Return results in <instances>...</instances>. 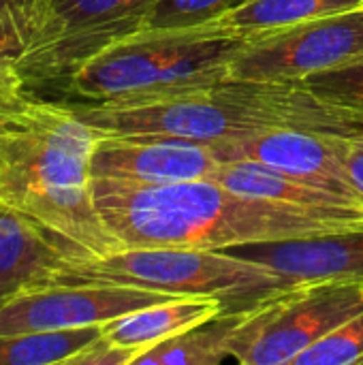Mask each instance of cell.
<instances>
[{"label": "cell", "instance_id": "cell-23", "mask_svg": "<svg viewBox=\"0 0 363 365\" xmlns=\"http://www.w3.org/2000/svg\"><path fill=\"white\" fill-rule=\"evenodd\" d=\"M344 171L349 184L363 205V137H349L344 145Z\"/></svg>", "mask_w": 363, "mask_h": 365}, {"label": "cell", "instance_id": "cell-7", "mask_svg": "<svg viewBox=\"0 0 363 365\" xmlns=\"http://www.w3.org/2000/svg\"><path fill=\"white\" fill-rule=\"evenodd\" d=\"M362 56L363 9H355L244 41L227 64V79L297 83Z\"/></svg>", "mask_w": 363, "mask_h": 365}, {"label": "cell", "instance_id": "cell-9", "mask_svg": "<svg viewBox=\"0 0 363 365\" xmlns=\"http://www.w3.org/2000/svg\"><path fill=\"white\" fill-rule=\"evenodd\" d=\"M347 139L349 137L342 135L302 128H270L237 141L218 143V152L223 163L255 160L267 165L289 178L332 192L363 210L344 171Z\"/></svg>", "mask_w": 363, "mask_h": 365}, {"label": "cell", "instance_id": "cell-12", "mask_svg": "<svg viewBox=\"0 0 363 365\" xmlns=\"http://www.w3.org/2000/svg\"><path fill=\"white\" fill-rule=\"evenodd\" d=\"M83 259L90 257L71 240L0 203V306L51 284L64 267Z\"/></svg>", "mask_w": 363, "mask_h": 365}, {"label": "cell", "instance_id": "cell-16", "mask_svg": "<svg viewBox=\"0 0 363 365\" xmlns=\"http://www.w3.org/2000/svg\"><path fill=\"white\" fill-rule=\"evenodd\" d=\"M214 180L240 195L304 210H359L332 192L304 184L255 160H225L218 167Z\"/></svg>", "mask_w": 363, "mask_h": 365}, {"label": "cell", "instance_id": "cell-19", "mask_svg": "<svg viewBox=\"0 0 363 365\" xmlns=\"http://www.w3.org/2000/svg\"><path fill=\"white\" fill-rule=\"evenodd\" d=\"M244 0H154L139 32H180L199 28Z\"/></svg>", "mask_w": 363, "mask_h": 365}, {"label": "cell", "instance_id": "cell-1", "mask_svg": "<svg viewBox=\"0 0 363 365\" xmlns=\"http://www.w3.org/2000/svg\"><path fill=\"white\" fill-rule=\"evenodd\" d=\"M92 190L122 248L229 250L363 227V210H304L240 195L214 178L175 184L94 178Z\"/></svg>", "mask_w": 363, "mask_h": 365}, {"label": "cell", "instance_id": "cell-21", "mask_svg": "<svg viewBox=\"0 0 363 365\" xmlns=\"http://www.w3.org/2000/svg\"><path fill=\"white\" fill-rule=\"evenodd\" d=\"M43 0H0V28L30 41Z\"/></svg>", "mask_w": 363, "mask_h": 365}, {"label": "cell", "instance_id": "cell-20", "mask_svg": "<svg viewBox=\"0 0 363 365\" xmlns=\"http://www.w3.org/2000/svg\"><path fill=\"white\" fill-rule=\"evenodd\" d=\"M363 364V312L336 329L319 344L304 351L293 365Z\"/></svg>", "mask_w": 363, "mask_h": 365}, {"label": "cell", "instance_id": "cell-10", "mask_svg": "<svg viewBox=\"0 0 363 365\" xmlns=\"http://www.w3.org/2000/svg\"><path fill=\"white\" fill-rule=\"evenodd\" d=\"M223 156L218 145L180 137L101 135L92 154V178L135 184H175L214 178Z\"/></svg>", "mask_w": 363, "mask_h": 365}, {"label": "cell", "instance_id": "cell-11", "mask_svg": "<svg viewBox=\"0 0 363 365\" xmlns=\"http://www.w3.org/2000/svg\"><path fill=\"white\" fill-rule=\"evenodd\" d=\"M227 252L261 263L295 287L312 282L363 284V227L280 242L246 244L229 248Z\"/></svg>", "mask_w": 363, "mask_h": 365}, {"label": "cell", "instance_id": "cell-5", "mask_svg": "<svg viewBox=\"0 0 363 365\" xmlns=\"http://www.w3.org/2000/svg\"><path fill=\"white\" fill-rule=\"evenodd\" d=\"M363 312V284L312 282L255 306L237 329L231 359L242 365H293Z\"/></svg>", "mask_w": 363, "mask_h": 365}, {"label": "cell", "instance_id": "cell-13", "mask_svg": "<svg viewBox=\"0 0 363 365\" xmlns=\"http://www.w3.org/2000/svg\"><path fill=\"white\" fill-rule=\"evenodd\" d=\"M355 9H363V0H244L216 19L190 30L205 36L250 41Z\"/></svg>", "mask_w": 363, "mask_h": 365}, {"label": "cell", "instance_id": "cell-2", "mask_svg": "<svg viewBox=\"0 0 363 365\" xmlns=\"http://www.w3.org/2000/svg\"><path fill=\"white\" fill-rule=\"evenodd\" d=\"M98 139L101 133L62 103L28 94L0 109V203L64 235L90 259L122 248L94 205Z\"/></svg>", "mask_w": 363, "mask_h": 365}, {"label": "cell", "instance_id": "cell-3", "mask_svg": "<svg viewBox=\"0 0 363 365\" xmlns=\"http://www.w3.org/2000/svg\"><path fill=\"white\" fill-rule=\"evenodd\" d=\"M242 43L193 30L137 32L28 94L68 107L124 105L180 94L227 79V64Z\"/></svg>", "mask_w": 363, "mask_h": 365}, {"label": "cell", "instance_id": "cell-8", "mask_svg": "<svg viewBox=\"0 0 363 365\" xmlns=\"http://www.w3.org/2000/svg\"><path fill=\"white\" fill-rule=\"evenodd\" d=\"M178 295L96 282H60L24 291L0 306V336L105 325Z\"/></svg>", "mask_w": 363, "mask_h": 365}, {"label": "cell", "instance_id": "cell-6", "mask_svg": "<svg viewBox=\"0 0 363 365\" xmlns=\"http://www.w3.org/2000/svg\"><path fill=\"white\" fill-rule=\"evenodd\" d=\"M154 0H43L17 62L26 92L79 68L109 45L137 34Z\"/></svg>", "mask_w": 363, "mask_h": 365}, {"label": "cell", "instance_id": "cell-18", "mask_svg": "<svg viewBox=\"0 0 363 365\" xmlns=\"http://www.w3.org/2000/svg\"><path fill=\"white\" fill-rule=\"evenodd\" d=\"M319 101L363 124V56L297 81Z\"/></svg>", "mask_w": 363, "mask_h": 365}, {"label": "cell", "instance_id": "cell-4", "mask_svg": "<svg viewBox=\"0 0 363 365\" xmlns=\"http://www.w3.org/2000/svg\"><path fill=\"white\" fill-rule=\"evenodd\" d=\"M60 282L124 284L169 295L214 297L227 308H250L297 289L261 263L208 248H120L101 259L71 263L51 284Z\"/></svg>", "mask_w": 363, "mask_h": 365}, {"label": "cell", "instance_id": "cell-24", "mask_svg": "<svg viewBox=\"0 0 363 365\" xmlns=\"http://www.w3.org/2000/svg\"><path fill=\"white\" fill-rule=\"evenodd\" d=\"M28 96L26 83L15 64L0 62V109L13 107Z\"/></svg>", "mask_w": 363, "mask_h": 365}, {"label": "cell", "instance_id": "cell-15", "mask_svg": "<svg viewBox=\"0 0 363 365\" xmlns=\"http://www.w3.org/2000/svg\"><path fill=\"white\" fill-rule=\"evenodd\" d=\"M250 308H227L178 336L141 353L133 365H218L231 359L237 329L248 321Z\"/></svg>", "mask_w": 363, "mask_h": 365}, {"label": "cell", "instance_id": "cell-22", "mask_svg": "<svg viewBox=\"0 0 363 365\" xmlns=\"http://www.w3.org/2000/svg\"><path fill=\"white\" fill-rule=\"evenodd\" d=\"M135 359H137L135 351L111 342L103 334L88 349H83L79 355H75L68 361V365H133Z\"/></svg>", "mask_w": 363, "mask_h": 365}, {"label": "cell", "instance_id": "cell-25", "mask_svg": "<svg viewBox=\"0 0 363 365\" xmlns=\"http://www.w3.org/2000/svg\"><path fill=\"white\" fill-rule=\"evenodd\" d=\"M26 45L28 43H26L24 36L0 28V62L2 64H15L17 66L19 58L26 51Z\"/></svg>", "mask_w": 363, "mask_h": 365}, {"label": "cell", "instance_id": "cell-17", "mask_svg": "<svg viewBox=\"0 0 363 365\" xmlns=\"http://www.w3.org/2000/svg\"><path fill=\"white\" fill-rule=\"evenodd\" d=\"M103 336V325L0 336V365L64 364Z\"/></svg>", "mask_w": 363, "mask_h": 365}, {"label": "cell", "instance_id": "cell-14", "mask_svg": "<svg viewBox=\"0 0 363 365\" xmlns=\"http://www.w3.org/2000/svg\"><path fill=\"white\" fill-rule=\"evenodd\" d=\"M223 310H227V306L220 299L199 297V295H178L105 323L103 334L111 342L135 351L139 357L152 346L178 336L180 331Z\"/></svg>", "mask_w": 363, "mask_h": 365}]
</instances>
